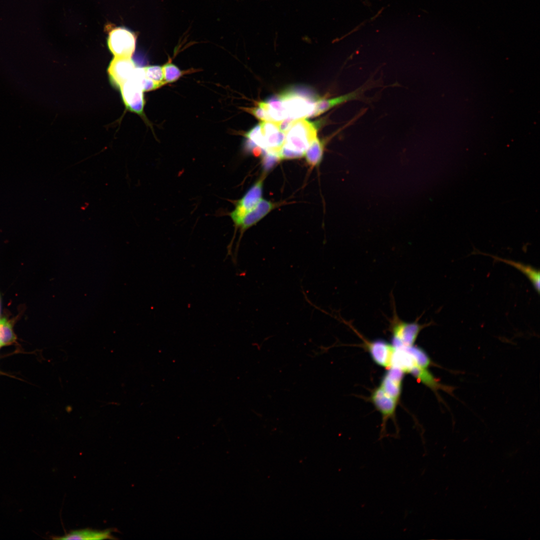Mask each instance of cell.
Returning a JSON list of instances; mask_svg holds the SVG:
<instances>
[{
    "label": "cell",
    "instance_id": "6",
    "mask_svg": "<svg viewBox=\"0 0 540 540\" xmlns=\"http://www.w3.org/2000/svg\"><path fill=\"white\" fill-rule=\"evenodd\" d=\"M285 135L290 154L308 164L318 175L331 168L324 132L305 130Z\"/></svg>",
    "mask_w": 540,
    "mask_h": 540
},
{
    "label": "cell",
    "instance_id": "7",
    "mask_svg": "<svg viewBox=\"0 0 540 540\" xmlns=\"http://www.w3.org/2000/svg\"><path fill=\"white\" fill-rule=\"evenodd\" d=\"M324 136L331 168L353 162L370 146L341 122L324 131Z\"/></svg>",
    "mask_w": 540,
    "mask_h": 540
},
{
    "label": "cell",
    "instance_id": "2",
    "mask_svg": "<svg viewBox=\"0 0 540 540\" xmlns=\"http://www.w3.org/2000/svg\"><path fill=\"white\" fill-rule=\"evenodd\" d=\"M529 352L526 349L473 404L469 418L459 429L471 453L486 432L524 397Z\"/></svg>",
    "mask_w": 540,
    "mask_h": 540
},
{
    "label": "cell",
    "instance_id": "9",
    "mask_svg": "<svg viewBox=\"0 0 540 540\" xmlns=\"http://www.w3.org/2000/svg\"><path fill=\"white\" fill-rule=\"evenodd\" d=\"M491 223L501 227L511 236L524 243L538 242L530 221L517 209L514 212L504 215L485 216Z\"/></svg>",
    "mask_w": 540,
    "mask_h": 540
},
{
    "label": "cell",
    "instance_id": "10",
    "mask_svg": "<svg viewBox=\"0 0 540 540\" xmlns=\"http://www.w3.org/2000/svg\"><path fill=\"white\" fill-rule=\"evenodd\" d=\"M525 320L528 341L535 342L540 338V306L528 305Z\"/></svg>",
    "mask_w": 540,
    "mask_h": 540
},
{
    "label": "cell",
    "instance_id": "5",
    "mask_svg": "<svg viewBox=\"0 0 540 540\" xmlns=\"http://www.w3.org/2000/svg\"><path fill=\"white\" fill-rule=\"evenodd\" d=\"M540 424V401L525 396L503 419L482 437L473 454H479L482 464L511 449Z\"/></svg>",
    "mask_w": 540,
    "mask_h": 540
},
{
    "label": "cell",
    "instance_id": "1",
    "mask_svg": "<svg viewBox=\"0 0 540 540\" xmlns=\"http://www.w3.org/2000/svg\"><path fill=\"white\" fill-rule=\"evenodd\" d=\"M273 86L271 67L249 54H231L216 66L214 88L229 112L262 116L268 107Z\"/></svg>",
    "mask_w": 540,
    "mask_h": 540
},
{
    "label": "cell",
    "instance_id": "4",
    "mask_svg": "<svg viewBox=\"0 0 540 540\" xmlns=\"http://www.w3.org/2000/svg\"><path fill=\"white\" fill-rule=\"evenodd\" d=\"M272 136L262 116L228 114L215 135V147L223 167L239 176L264 156Z\"/></svg>",
    "mask_w": 540,
    "mask_h": 540
},
{
    "label": "cell",
    "instance_id": "8",
    "mask_svg": "<svg viewBox=\"0 0 540 540\" xmlns=\"http://www.w3.org/2000/svg\"><path fill=\"white\" fill-rule=\"evenodd\" d=\"M523 267L521 297L528 305L540 306V242H528L519 246Z\"/></svg>",
    "mask_w": 540,
    "mask_h": 540
},
{
    "label": "cell",
    "instance_id": "3",
    "mask_svg": "<svg viewBox=\"0 0 540 540\" xmlns=\"http://www.w3.org/2000/svg\"><path fill=\"white\" fill-rule=\"evenodd\" d=\"M238 177L253 217L286 233L290 200L288 182L280 165L265 152L262 158L245 168Z\"/></svg>",
    "mask_w": 540,
    "mask_h": 540
}]
</instances>
